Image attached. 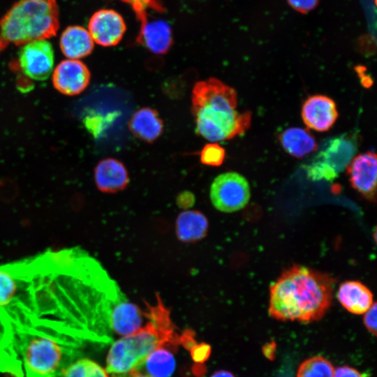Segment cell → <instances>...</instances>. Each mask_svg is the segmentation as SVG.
<instances>
[{
	"instance_id": "6da1fadb",
	"label": "cell",
	"mask_w": 377,
	"mask_h": 377,
	"mask_svg": "<svg viewBox=\"0 0 377 377\" xmlns=\"http://www.w3.org/2000/svg\"><path fill=\"white\" fill-rule=\"evenodd\" d=\"M82 343L52 326L27 318L0 348V369L19 377H64L80 359Z\"/></svg>"
},
{
	"instance_id": "7a4b0ae2",
	"label": "cell",
	"mask_w": 377,
	"mask_h": 377,
	"mask_svg": "<svg viewBox=\"0 0 377 377\" xmlns=\"http://www.w3.org/2000/svg\"><path fill=\"white\" fill-rule=\"evenodd\" d=\"M335 283L327 274L294 265L270 286L269 314L281 321L318 320L331 305Z\"/></svg>"
},
{
	"instance_id": "3957f363",
	"label": "cell",
	"mask_w": 377,
	"mask_h": 377,
	"mask_svg": "<svg viewBox=\"0 0 377 377\" xmlns=\"http://www.w3.org/2000/svg\"><path fill=\"white\" fill-rule=\"evenodd\" d=\"M156 302L145 303L143 314L148 322L134 333L117 339L112 344L106 359L105 371L112 376L127 375L144 366L149 355L159 347L183 343L172 322L170 312L159 295Z\"/></svg>"
},
{
	"instance_id": "277c9868",
	"label": "cell",
	"mask_w": 377,
	"mask_h": 377,
	"mask_svg": "<svg viewBox=\"0 0 377 377\" xmlns=\"http://www.w3.org/2000/svg\"><path fill=\"white\" fill-rule=\"evenodd\" d=\"M191 105L197 133L212 142L242 135L251 125V113H240L236 110L235 90L217 78L195 84Z\"/></svg>"
},
{
	"instance_id": "5b68a950",
	"label": "cell",
	"mask_w": 377,
	"mask_h": 377,
	"mask_svg": "<svg viewBox=\"0 0 377 377\" xmlns=\"http://www.w3.org/2000/svg\"><path fill=\"white\" fill-rule=\"evenodd\" d=\"M59 28L56 0H18L0 19V51L10 45L47 40Z\"/></svg>"
},
{
	"instance_id": "8992f818",
	"label": "cell",
	"mask_w": 377,
	"mask_h": 377,
	"mask_svg": "<svg viewBox=\"0 0 377 377\" xmlns=\"http://www.w3.org/2000/svg\"><path fill=\"white\" fill-rule=\"evenodd\" d=\"M210 200L219 211L232 213L244 208L251 197L247 179L236 172L218 175L213 181L209 191Z\"/></svg>"
},
{
	"instance_id": "52a82bcc",
	"label": "cell",
	"mask_w": 377,
	"mask_h": 377,
	"mask_svg": "<svg viewBox=\"0 0 377 377\" xmlns=\"http://www.w3.org/2000/svg\"><path fill=\"white\" fill-rule=\"evenodd\" d=\"M17 61L20 71L26 76L35 80H43L52 71L54 50L47 40H34L22 47Z\"/></svg>"
},
{
	"instance_id": "ba28073f",
	"label": "cell",
	"mask_w": 377,
	"mask_h": 377,
	"mask_svg": "<svg viewBox=\"0 0 377 377\" xmlns=\"http://www.w3.org/2000/svg\"><path fill=\"white\" fill-rule=\"evenodd\" d=\"M126 29V23L121 15L112 9L97 10L88 23V31L94 42L103 47L117 45Z\"/></svg>"
},
{
	"instance_id": "9c48e42d",
	"label": "cell",
	"mask_w": 377,
	"mask_h": 377,
	"mask_svg": "<svg viewBox=\"0 0 377 377\" xmlns=\"http://www.w3.org/2000/svg\"><path fill=\"white\" fill-rule=\"evenodd\" d=\"M347 172L351 186L370 201H375L377 160L375 153L367 151L355 156Z\"/></svg>"
},
{
	"instance_id": "30bf717a",
	"label": "cell",
	"mask_w": 377,
	"mask_h": 377,
	"mask_svg": "<svg viewBox=\"0 0 377 377\" xmlns=\"http://www.w3.org/2000/svg\"><path fill=\"white\" fill-rule=\"evenodd\" d=\"M90 77V72L83 62L68 59L61 61L54 68L52 82L60 93L75 96L87 87Z\"/></svg>"
},
{
	"instance_id": "8fae6325",
	"label": "cell",
	"mask_w": 377,
	"mask_h": 377,
	"mask_svg": "<svg viewBox=\"0 0 377 377\" xmlns=\"http://www.w3.org/2000/svg\"><path fill=\"white\" fill-rule=\"evenodd\" d=\"M305 125L314 131H328L336 122L338 112L335 102L324 95H313L303 103L301 110Z\"/></svg>"
},
{
	"instance_id": "7c38bea8",
	"label": "cell",
	"mask_w": 377,
	"mask_h": 377,
	"mask_svg": "<svg viewBox=\"0 0 377 377\" xmlns=\"http://www.w3.org/2000/svg\"><path fill=\"white\" fill-rule=\"evenodd\" d=\"M357 150L355 137L343 135L326 142L314 158L322 161L339 175L347 168Z\"/></svg>"
},
{
	"instance_id": "4fadbf2b",
	"label": "cell",
	"mask_w": 377,
	"mask_h": 377,
	"mask_svg": "<svg viewBox=\"0 0 377 377\" xmlns=\"http://www.w3.org/2000/svg\"><path fill=\"white\" fill-rule=\"evenodd\" d=\"M94 181L100 191L114 193L127 187L129 175L121 161L108 158L101 160L96 165L94 169Z\"/></svg>"
},
{
	"instance_id": "5bb4252c",
	"label": "cell",
	"mask_w": 377,
	"mask_h": 377,
	"mask_svg": "<svg viewBox=\"0 0 377 377\" xmlns=\"http://www.w3.org/2000/svg\"><path fill=\"white\" fill-rule=\"evenodd\" d=\"M59 46L66 57L79 60L91 53L94 42L88 30L81 26L73 25L61 33Z\"/></svg>"
},
{
	"instance_id": "9a60e30c",
	"label": "cell",
	"mask_w": 377,
	"mask_h": 377,
	"mask_svg": "<svg viewBox=\"0 0 377 377\" xmlns=\"http://www.w3.org/2000/svg\"><path fill=\"white\" fill-rule=\"evenodd\" d=\"M208 229V219L198 210H184L176 219L175 234L183 243H194L202 240L206 237Z\"/></svg>"
},
{
	"instance_id": "2e32d148",
	"label": "cell",
	"mask_w": 377,
	"mask_h": 377,
	"mask_svg": "<svg viewBox=\"0 0 377 377\" xmlns=\"http://www.w3.org/2000/svg\"><path fill=\"white\" fill-rule=\"evenodd\" d=\"M337 299L348 311L353 314L364 313L373 304V294L362 283L347 281L339 288Z\"/></svg>"
},
{
	"instance_id": "e0dca14e",
	"label": "cell",
	"mask_w": 377,
	"mask_h": 377,
	"mask_svg": "<svg viewBox=\"0 0 377 377\" xmlns=\"http://www.w3.org/2000/svg\"><path fill=\"white\" fill-rule=\"evenodd\" d=\"M137 41L155 54H165L172 43L170 24L162 19H156L140 27Z\"/></svg>"
},
{
	"instance_id": "ac0fdd59",
	"label": "cell",
	"mask_w": 377,
	"mask_h": 377,
	"mask_svg": "<svg viewBox=\"0 0 377 377\" xmlns=\"http://www.w3.org/2000/svg\"><path fill=\"white\" fill-rule=\"evenodd\" d=\"M128 127L138 138L152 142L162 133L163 123L158 112L150 108H142L132 115Z\"/></svg>"
},
{
	"instance_id": "d6986e66",
	"label": "cell",
	"mask_w": 377,
	"mask_h": 377,
	"mask_svg": "<svg viewBox=\"0 0 377 377\" xmlns=\"http://www.w3.org/2000/svg\"><path fill=\"white\" fill-rule=\"evenodd\" d=\"M142 315L140 309L128 299L117 303L112 311V332L123 337L134 333L141 327Z\"/></svg>"
},
{
	"instance_id": "ffe728a7",
	"label": "cell",
	"mask_w": 377,
	"mask_h": 377,
	"mask_svg": "<svg viewBox=\"0 0 377 377\" xmlns=\"http://www.w3.org/2000/svg\"><path fill=\"white\" fill-rule=\"evenodd\" d=\"M279 138L284 150L296 158L308 155L316 151L318 147L311 133L302 128H288L279 135Z\"/></svg>"
},
{
	"instance_id": "44dd1931",
	"label": "cell",
	"mask_w": 377,
	"mask_h": 377,
	"mask_svg": "<svg viewBox=\"0 0 377 377\" xmlns=\"http://www.w3.org/2000/svg\"><path fill=\"white\" fill-rule=\"evenodd\" d=\"M144 365L151 377H170L175 369V360L169 349L159 347L149 355Z\"/></svg>"
},
{
	"instance_id": "7402d4cb",
	"label": "cell",
	"mask_w": 377,
	"mask_h": 377,
	"mask_svg": "<svg viewBox=\"0 0 377 377\" xmlns=\"http://www.w3.org/2000/svg\"><path fill=\"white\" fill-rule=\"evenodd\" d=\"M334 371L329 360L322 356H315L301 363L297 377H333Z\"/></svg>"
},
{
	"instance_id": "603a6c76",
	"label": "cell",
	"mask_w": 377,
	"mask_h": 377,
	"mask_svg": "<svg viewBox=\"0 0 377 377\" xmlns=\"http://www.w3.org/2000/svg\"><path fill=\"white\" fill-rule=\"evenodd\" d=\"M64 377H109V374L96 362L80 358L68 367Z\"/></svg>"
},
{
	"instance_id": "cb8c5ba5",
	"label": "cell",
	"mask_w": 377,
	"mask_h": 377,
	"mask_svg": "<svg viewBox=\"0 0 377 377\" xmlns=\"http://www.w3.org/2000/svg\"><path fill=\"white\" fill-rule=\"evenodd\" d=\"M226 158L225 149L216 142L205 145L200 151V162L205 165L221 166Z\"/></svg>"
},
{
	"instance_id": "d4e9b609",
	"label": "cell",
	"mask_w": 377,
	"mask_h": 377,
	"mask_svg": "<svg viewBox=\"0 0 377 377\" xmlns=\"http://www.w3.org/2000/svg\"><path fill=\"white\" fill-rule=\"evenodd\" d=\"M305 169L308 177L313 181L332 182L339 175L326 164L316 158Z\"/></svg>"
},
{
	"instance_id": "484cf974",
	"label": "cell",
	"mask_w": 377,
	"mask_h": 377,
	"mask_svg": "<svg viewBox=\"0 0 377 377\" xmlns=\"http://www.w3.org/2000/svg\"><path fill=\"white\" fill-rule=\"evenodd\" d=\"M376 303H373L371 306L364 313L363 321L367 329L374 335H376Z\"/></svg>"
},
{
	"instance_id": "4316f807",
	"label": "cell",
	"mask_w": 377,
	"mask_h": 377,
	"mask_svg": "<svg viewBox=\"0 0 377 377\" xmlns=\"http://www.w3.org/2000/svg\"><path fill=\"white\" fill-rule=\"evenodd\" d=\"M195 202V195L189 191H184L179 193L176 198V204L183 209H189Z\"/></svg>"
},
{
	"instance_id": "83f0119b",
	"label": "cell",
	"mask_w": 377,
	"mask_h": 377,
	"mask_svg": "<svg viewBox=\"0 0 377 377\" xmlns=\"http://www.w3.org/2000/svg\"><path fill=\"white\" fill-rule=\"evenodd\" d=\"M288 1L295 10L306 13L314 8L318 0H288Z\"/></svg>"
},
{
	"instance_id": "f1b7e54d",
	"label": "cell",
	"mask_w": 377,
	"mask_h": 377,
	"mask_svg": "<svg viewBox=\"0 0 377 377\" xmlns=\"http://www.w3.org/2000/svg\"><path fill=\"white\" fill-rule=\"evenodd\" d=\"M333 377H366V376L354 368L342 366L334 369Z\"/></svg>"
},
{
	"instance_id": "f546056e",
	"label": "cell",
	"mask_w": 377,
	"mask_h": 377,
	"mask_svg": "<svg viewBox=\"0 0 377 377\" xmlns=\"http://www.w3.org/2000/svg\"><path fill=\"white\" fill-rule=\"evenodd\" d=\"M275 348V343H269L263 346V353L267 358H269V360H272L274 357Z\"/></svg>"
},
{
	"instance_id": "4dcf8cb0",
	"label": "cell",
	"mask_w": 377,
	"mask_h": 377,
	"mask_svg": "<svg viewBox=\"0 0 377 377\" xmlns=\"http://www.w3.org/2000/svg\"><path fill=\"white\" fill-rule=\"evenodd\" d=\"M211 377H235L231 372L220 370L214 372Z\"/></svg>"
},
{
	"instance_id": "1f68e13d",
	"label": "cell",
	"mask_w": 377,
	"mask_h": 377,
	"mask_svg": "<svg viewBox=\"0 0 377 377\" xmlns=\"http://www.w3.org/2000/svg\"><path fill=\"white\" fill-rule=\"evenodd\" d=\"M112 377H151L149 375L140 373L138 371L131 372L127 375L112 376Z\"/></svg>"
}]
</instances>
